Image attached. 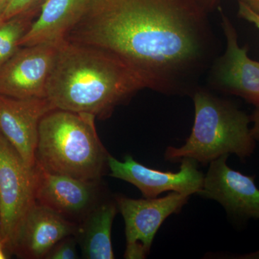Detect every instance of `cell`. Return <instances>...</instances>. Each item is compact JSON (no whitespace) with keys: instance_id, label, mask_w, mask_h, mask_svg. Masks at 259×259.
Returning <instances> with one entry per match:
<instances>
[{"instance_id":"6da1fadb","label":"cell","mask_w":259,"mask_h":259,"mask_svg":"<svg viewBox=\"0 0 259 259\" xmlns=\"http://www.w3.org/2000/svg\"><path fill=\"white\" fill-rule=\"evenodd\" d=\"M65 40L106 51L146 88L179 96H192L221 49L194 0H88Z\"/></svg>"},{"instance_id":"7a4b0ae2","label":"cell","mask_w":259,"mask_h":259,"mask_svg":"<svg viewBox=\"0 0 259 259\" xmlns=\"http://www.w3.org/2000/svg\"><path fill=\"white\" fill-rule=\"evenodd\" d=\"M144 89V80L117 56L64 40L48 81L46 97L56 109L105 119Z\"/></svg>"},{"instance_id":"3957f363","label":"cell","mask_w":259,"mask_h":259,"mask_svg":"<svg viewBox=\"0 0 259 259\" xmlns=\"http://www.w3.org/2000/svg\"><path fill=\"white\" fill-rule=\"evenodd\" d=\"M91 114L54 109L40 120L36 161L51 173L86 181H100L110 156Z\"/></svg>"},{"instance_id":"277c9868","label":"cell","mask_w":259,"mask_h":259,"mask_svg":"<svg viewBox=\"0 0 259 259\" xmlns=\"http://www.w3.org/2000/svg\"><path fill=\"white\" fill-rule=\"evenodd\" d=\"M191 97L194 106L192 131L183 146L167 147L166 161L191 158L206 165L223 155L244 160L254 153L256 141L250 134V116L207 88L198 87Z\"/></svg>"},{"instance_id":"5b68a950","label":"cell","mask_w":259,"mask_h":259,"mask_svg":"<svg viewBox=\"0 0 259 259\" xmlns=\"http://www.w3.org/2000/svg\"><path fill=\"white\" fill-rule=\"evenodd\" d=\"M34 166L0 134V238L8 254L19 226L36 203Z\"/></svg>"},{"instance_id":"8992f818","label":"cell","mask_w":259,"mask_h":259,"mask_svg":"<svg viewBox=\"0 0 259 259\" xmlns=\"http://www.w3.org/2000/svg\"><path fill=\"white\" fill-rule=\"evenodd\" d=\"M114 197L125 222L124 258L144 259L149 254L160 227L170 215L182 210L190 196L171 192L159 198L132 199L121 194Z\"/></svg>"},{"instance_id":"52a82bcc","label":"cell","mask_w":259,"mask_h":259,"mask_svg":"<svg viewBox=\"0 0 259 259\" xmlns=\"http://www.w3.org/2000/svg\"><path fill=\"white\" fill-rule=\"evenodd\" d=\"M221 28L226 49L218 56L208 70V83L213 90L226 95L241 97L255 107L259 106V61L248 56V47H241L238 32L231 19L221 7Z\"/></svg>"},{"instance_id":"ba28073f","label":"cell","mask_w":259,"mask_h":259,"mask_svg":"<svg viewBox=\"0 0 259 259\" xmlns=\"http://www.w3.org/2000/svg\"><path fill=\"white\" fill-rule=\"evenodd\" d=\"M180 171H163L141 164L130 155L123 161L109 156L108 169L110 176L125 181L137 187L145 198H155L166 192L181 194L200 193L204 175L199 171L197 161L191 158L182 160Z\"/></svg>"},{"instance_id":"9c48e42d","label":"cell","mask_w":259,"mask_h":259,"mask_svg":"<svg viewBox=\"0 0 259 259\" xmlns=\"http://www.w3.org/2000/svg\"><path fill=\"white\" fill-rule=\"evenodd\" d=\"M60 44L20 48L0 68V94L15 98L46 97Z\"/></svg>"},{"instance_id":"30bf717a","label":"cell","mask_w":259,"mask_h":259,"mask_svg":"<svg viewBox=\"0 0 259 259\" xmlns=\"http://www.w3.org/2000/svg\"><path fill=\"white\" fill-rule=\"evenodd\" d=\"M229 155L209 163L199 195L217 201L234 219H259V189L255 176H248L228 166Z\"/></svg>"},{"instance_id":"8fae6325","label":"cell","mask_w":259,"mask_h":259,"mask_svg":"<svg viewBox=\"0 0 259 259\" xmlns=\"http://www.w3.org/2000/svg\"><path fill=\"white\" fill-rule=\"evenodd\" d=\"M34 168L36 203L72 222L81 221L100 201V181L79 180L51 173L36 163Z\"/></svg>"},{"instance_id":"7c38bea8","label":"cell","mask_w":259,"mask_h":259,"mask_svg":"<svg viewBox=\"0 0 259 259\" xmlns=\"http://www.w3.org/2000/svg\"><path fill=\"white\" fill-rule=\"evenodd\" d=\"M54 109L47 97L15 98L0 94V134L28 166L36 161L40 120Z\"/></svg>"},{"instance_id":"4fadbf2b","label":"cell","mask_w":259,"mask_h":259,"mask_svg":"<svg viewBox=\"0 0 259 259\" xmlns=\"http://www.w3.org/2000/svg\"><path fill=\"white\" fill-rule=\"evenodd\" d=\"M76 230L77 223L35 203L19 226L10 253L23 258H45L54 245L76 234Z\"/></svg>"},{"instance_id":"5bb4252c","label":"cell","mask_w":259,"mask_h":259,"mask_svg":"<svg viewBox=\"0 0 259 259\" xmlns=\"http://www.w3.org/2000/svg\"><path fill=\"white\" fill-rule=\"evenodd\" d=\"M88 0H45L38 18L25 34L20 47L59 44L82 16Z\"/></svg>"},{"instance_id":"9a60e30c","label":"cell","mask_w":259,"mask_h":259,"mask_svg":"<svg viewBox=\"0 0 259 259\" xmlns=\"http://www.w3.org/2000/svg\"><path fill=\"white\" fill-rule=\"evenodd\" d=\"M118 211L115 197L102 199L77 223L74 236L83 258H115L111 233L112 223Z\"/></svg>"},{"instance_id":"2e32d148","label":"cell","mask_w":259,"mask_h":259,"mask_svg":"<svg viewBox=\"0 0 259 259\" xmlns=\"http://www.w3.org/2000/svg\"><path fill=\"white\" fill-rule=\"evenodd\" d=\"M40 9L30 10L0 22V68L20 49V41Z\"/></svg>"},{"instance_id":"e0dca14e","label":"cell","mask_w":259,"mask_h":259,"mask_svg":"<svg viewBox=\"0 0 259 259\" xmlns=\"http://www.w3.org/2000/svg\"><path fill=\"white\" fill-rule=\"evenodd\" d=\"M74 235L66 237L54 245L45 257L47 259H76L79 258Z\"/></svg>"},{"instance_id":"ac0fdd59","label":"cell","mask_w":259,"mask_h":259,"mask_svg":"<svg viewBox=\"0 0 259 259\" xmlns=\"http://www.w3.org/2000/svg\"><path fill=\"white\" fill-rule=\"evenodd\" d=\"M45 0H10L3 14L0 15V22L30 10L40 9V5Z\"/></svg>"},{"instance_id":"d6986e66","label":"cell","mask_w":259,"mask_h":259,"mask_svg":"<svg viewBox=\"0 0 259 259\" xmlns=\"http://www.w3.org/2000/svg\"><path fill=\"white\" fill-rule=\"evenodd\" d=\"M238 3V15L240 18L254 25L259 30V16L243 3Z\"/></svg>"},{"instance_id":"ffe728a7","label":"cell","mask_w":259,"mask_h":259,"mask_svg":"<svg viewBox=\"0 0 259 259\" xmlns=\"http://www.w3.org/2000/svg\"><path fill=\"white\" fill-rule=\"evenodd\" d=\"M250 122L253 125L250 127V134L255 141H259V106L255 107L254 111L250 115Z\"/></svg>"},{"instance_id":"44dd1931","label":"cell","mask_w":259,"mask_h":259,"mask_svg":"<svg viewBox=\"0 0 259 259\" xmlns=\"http://www.w3.org/2000/svg\"><path fill=\"white\" fill-rule=\"evenodd\" d=\"M205 13H209L219 7L220 0H194Z\"/></svg>"},{"instance_id":"7402d4cb","label":"cell","mask_w":259,"mask_h":259,"mask_svg":"<svg viewBox=\"0 0 259 259\" xmlns=\"http://www.w3.org/2000/svg\"><path fill=\"white\" fill-rule=\"evenodd\" d=\"M238 3H243L259 16V0H238Z\"/></svg>"},{"instance_id":"603a6c76","label":"cell","mask_w":259,"mask_h":259,"mask_svg":"<svg viewBox=\"0 0 259 259\" xmlns=\"http://www.w3.org/2000/svg\"><path fill=\"white\" fill-rule=\"evenodd\" d=\"M10 2V0H0V15L3 14L5 8L9 4Z\"/></svg>"},{"instance_id":"cb8c5ba5","label":"cell","mask_w":259,"mask_h":259,"mask_svg":"<svg viewBox=\"0 0 259 259\" xmlns=\"http://www.w3.org/2000/svg\"><path fill=\"white\" fill-rule=\"evenodd\" d=\"M249 255L250 256H253L251 257V258H259V251H257L256 253H252V254Z\"/></svg>"},{"instance_id":"d4e9b609","label":"cell","mask_w":259,"mask_h":259,"mask_svg":"<svg viewBox=\"0 0 259 259\" xmlns=\"http://www.w3.org/2000/svg\"><path fill=\"white\" fill-rule=\"evenodd\" d=\"M2 243H3V242H2L1 238H0V244H2Z\"/></svg>"}]
</instances>
